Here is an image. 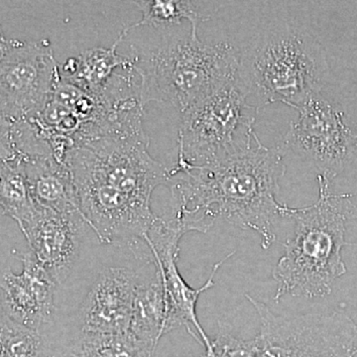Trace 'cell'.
I'll list each match as a JSON object with an SVG mask.
<instances>
[{
    "label": "cell",
    "mask_w": 357,
    "mask_h": 357,
    "mask_svg": "<svg viewBox=\"0 0 357 357\" xmlns=\"http://www.w3.org/2000/svg\"><path fill=\"white\" fill-rule=\"evenodd\" d=\"M134 4L142 13V18L138 22L124 27L121 34L123 38L142 26L155 29H170L180 25L182 20H188L191 25L190 34L192 38H199V24L211 20L213 13L220 9L218 2L182 1V0H144L134 1Z\"/></svg>",
    "instance_id": "9a60e30c"
},
{
    "label": "cell",
    "mask_w": 357,
    "mask_h": 357,
    "mask_svg": "<svg viewBox=\"0 0 357 357\" xmlns=\"http://www.w3.org/2000/svg\"><path fill=\"white\" fill-rule=\"evenodd\" d=\"M284 145L312 162L328 180L340 175L357 152V134L337 105L318 95L298 107Z\"/></svg>",
    "instance_id": "9c48e42d"
},
{
    "label": "cell",
    "mask_w": 357,
    "mask_h": 357,
    "mask_svg": "<svg viewBox=\"0 0 357 357\" xmlns=\"http://www.w3.org/2000/svg\"><path fill=\"white\" fill-rule=\"evenodd\" d=\"M166 300L158 270L148 280H140L134 299L128 333L157 347L164 335Z\"/></svg>",
    "instance_id": "e0dca14e"
},
{
    "label": "cell",
    "mask_w": 357,
    "mask_h": 357,
    "mask_svg": "<svg viewBox=\"0 0 357 357\" xmlns=\"http://www.w3.org/2000/svg\"><path fill=\"white\" fill-rule=\"evenodd\" d=\"M183 236L171 227L163 217H157L145 243L152 255V262L158 270L163 284L166 300V319L164 335L180 326H185L188 332L204 349L211 347V340L199 324L197 316V303L199 296L215 286V274L220 266L234 252L225 256L211 270L210 278L198 289L192 288L178 271V260L180 255V241Z\"/></svg>",
    "instance_id": "30bf717a"
},
{
    "label": "cell",
    "mask_w": 357,
    "mask_h": 357,
    "mask_svg": "<svg viewBox=\"0 0 357 357\" xmlns=\"http://www.w3.org/2000/svg\"><path fill=\"white\" fill-rule=\"evenodd\" d=\"M328 75L319 40L290 25L262 33L239 56V84L257 109L281 102L297 109L321 95Z\"/></svg>",
    "instance_id": "277c9868"
},
{
    "label": "cell",
    "mask_w": 357,
    "mask_h": 357,
    "mask_svg": "<svg viewBox=\"0 0 357 357\" xmlns=\"http://www.w3.org/2000/svg\"><path fill=\"white\" fill-rule=\"evenodd\" d=\"M318 183V201L305 208H291L289 213L295 227L274 268L275 302L285 296L326 297L335 280L347 273L342 250L347 245V223L357 215V208L349 201L356 195L333 194L331 181L321 174Z\"/></svg>",
    "instance_id": "3957f363"
},
{
    "label": "cell",
    "mask_w": 357,
    "mask_h": 357,
    "mask_svg": "<svg viewBox=\"0 0 357 357\" xmlns=\"http://www.w3.org/2000/svg\"><path fill=\"white\" fill-rule=\"evenodd\" d=\"M0 208L1 215L13 218L20 227L36 213L24 169L17 162L0 161Z\"/></svg>",
    "instance_id": "d6986e66"
},
{
    "label": "cell",
    "mask_w": 357,
    "mask_h": 357,
    "mask_svg": "<svg viewBox=\"0 0 357 357\" xmlns=\"http://www.w3.org/2000/svg\"><path fill=\"white\" fill-rule=\"evenodd\" d=\"M119 38L110 48H93L84 51L77 58H70L62 66L63 77L81 86L89 93L98 95L112 76L115 69L121 67L126 70H132L135 61L133 57H124L117 53L119 44L123 41Z\"/></svg>",
    "instance_id": "2e32d148"
},
{
    "label": "cell",
    "mask_w": 357,
    "mask_h": 357,
    "mask_svg": "<svg viewBox=\"0 0 357 357\" xmlns=\"http://www.w3.org/2000/svg\"><path fill=\"white\" fill-rule=\"evenodd\" d=\"M168 169L170 204L163 218L183 236L206 234L225 222L257 232L265 250L277 241V218H288L291 211L277 199L286 173L277 148L265 146L257 136L245 151L222 161Z\"/></svg>",
    "instance_id": "7a4b0ae2"
},
{
    "label": "cell",
    "mask_w": 357,
    "mask_h": 357,
    "mask_svg": "<svg viewBox=\"0 0 357 357\" xmlns=\"http://www.w3.org/2000/svg\"><path fill=\"white\" fill-rule=\"evenodd\" d=\"M61 81L48 40L20 41L0 36L1 119H27L43 109Z\"/></svg>",
    "instance_id": "ba28073f"
},
{
    "label": "cell",
    "mask_w": 357,
    "mask_h": 357,
    "mask_svg": "<svg viewBox=\"0 0 357 357\" xmlns=\"http://www.w3.org/2000/svg\"><path fill=\"white\" fill-rule=\"evenodd\" d=\"M256 337L243 340L222 332L215 340H211L210 349H204L202 357H256Z\"/></svg>",
    "instance_id": "44dd1931"
},
{
    "label": "cell",
    "mask_w": 357,
    "mask_h": 357,
    "mask_svg": "<svg viewBox=\"0 0 357 357\" xmlns=\"http://www.w3.org/2000/svg\"><path fill=\"white\" fill-rule=\"evenodd\" d=\"M246 299L260 319L256 357H354L357 326L344 312L286 318L252 296Z\"/></svg>",
    "instance_id": "52a82bcc"
},
{
    "label": "cell",
    "mask_w": 357,
    "mask_h": 357,
    "mask_svg": "<svg viewBox=\"0 0 357 357\" xmlns=\"http://www.w3.org/2000/svg\"><path fill=\"white\" fill-rule=\"evenodd\" d=\"M84 227L89 225L81 213H60L38 204L31 220L20 227L30 250L57 285L67 280L79 260Z\"/></svg>",
    "instance_id": "8fae6325"
},
{
    "label": "cell",
    "mask_w": 357,
    "mask_h": 357,
    "mask_svg": "<svg viewBox=\"0 0 357 357\" xmlns=\"http://www.w3.org/2000/svg\"><path fill=\"white\" fill-rule=\"evenodd\" d=\"M0 357H53L39 331L0 317Z\"/></svg>",
    "instance_id": "ffe728a7"
},
{
    "label": "cell",
    "mask_w": 357,
    "mask_h": 357,
    "mask_svg": "<svg viewBox=\"0 0 357 357\" xmlns=\"http://www.w3.org/2000/svg\"><path fill=\"white\" fill-rule=\"evenodd\" d=\"M143 126L112 131L84 140L66 156L77 203L100 243L128 246L151 259L145 239L158 215L151 198L166 185L168 168L148 151Z\"/></svg>",
    "instance_id": "6da1fadb"
},
{
    "label": "cell",
    "mask_w": 357,
    "mask_h": 357,
    "mask_svg": "<svg viewBox=\"0 0 357 357\" xmlns=\"http://www.w3.org/2000/svg\"><path fill=\"white\" fill-rule=\"evenodd\" d=\"M23 265L20 274L2 271L1 314L32 330H41L54 312L56 282L42 266L31 250L14 251Z\"/></svg>",
    "instance_id": "7c38bea8"
},
{
    "label": "cell",
    "mask_w": 357,
    "mask_h": 357,
    "mask_svg": "<svg viewBox=\"0 0 357 357\" xmlns=\"http://www.w3.org/2000/svg\"><path fill=\"white\" fill-rule=\"evenodd\" d=\"M17 162L24 169L33 199L38 206L60 213L83 215L74 181L64 162L53 155L33 156Z\"/></svg>",
    "instance_id": "5bb4252c"
},
{
    "label": "cell",
    "mask_w": 357,
    "mask_h": 357,
    "mask_svg": "<svg viewBox=\"0 0 357 357\" xmlns=\"http://www.w3.org/2000/svg\"><path fill=\"white\" fill-rule=\"evenodd\" d=\"M156 347L126 333L79 331L53 357H154Z\"/></svg>",
    "instance_id": "ac0fdd59"
},
{
    "label": "cell",
    "mask_w": 357,
    "mask_h": 357,
    "mask_svg": "<svg viewBox=\"0 0 357 357\" xmlns=\"http://www.w3.org/2000/svg\"><path fill=\"white\" fill-rule=\"evenodd\" d=\"M140 277L126 267H110L96 277L79 307L81 331L128 332Z\"/></svg>",
    "instance_id": "4fadbf2b"
},
{
    "label": "cell",
    "mask_w": 357,
    "mask_h": 357,
    "mask_svg": "<svg viewBox=\"0 0 357 357\" xmlns=\"http://www.w3.org/2000/svg\"><path fill=\"white\" fill-rule=\"evenodd\" d=\"M257 114L238 73L217 84L183 112L176 164L208 165L245 151L257 137L253 128Z\"/></svg>",
    "instance_id": "8992f818"
},
{
    "label": "cell",
    "mask_w": 357,
    "mask_h": 357,
    "mask_svg": "<svg viewBox=\"0 0 357 357\" xmlns=\"http://www.w3.org/2000/svg\"><path fill=\"white\" fill-rule=\"evenodd\" d=\"M165 30L158 43L133 49L141 102L167 103L184 112L217 84L238 73L241 51L227 43L206 44L191 34Z\"/></svg>",
    "instance_id": "5b68a950"
}]
</instances>
